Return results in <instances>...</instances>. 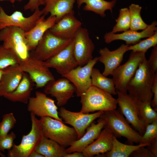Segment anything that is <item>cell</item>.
I'll return each mask as SVG.
<instances>
[{
	"label": "cell",
	"mask_w": 157,
	"mask_h": 157,
	"mask_svg": "<svg viewBox=\"0 0 157 157\" xmlns=\"http://www.w3.org/2000/svg\"><path fill=\"white\" fill-rule=\"evenodd\" d=\"M157 45V31L152 35L132 45L129 46L128 51L145 53L150 48Z\"/></svg>",
	"instance_id": "35"
},
{
	"label": "cell",
	"mask_w": 157,
	"mask_h": 157,
	"mask_svg": "<svg viewBox=\"0 0 157 157\" xmlns=\"http://www.w3.org/2000/svg\"><path fill=\"white\" fill-rule=\"evenodd\" d=\"M58 109L54 100L39 91L35 92V97H30L27 103V110L36 116L49 117L63 122L59 116Z\"/></svg>",
	"instance_id": "11"
},
{
	"label": "cell",
	"mask_w": 157,
	"mask_h": 157,
	"mask_svg": "<svg viewBox=\"0 0 157 157\" xmlns=\"http://www.w3.org/2000/svg\"><path fill=\"white\" fill-rule=\"evenodd\" d=\"M151 153L153 157H157V138L147 146Z\"/></svg>",
	"instance_id": "43"
},
{
	"label": "cell",
	"mask_w": 157,
	"mask_h": 157,
	"mask_svg": "<svg viewBox=\"0 0 157 157\" xmlns=\"http://www.w3.org/2000/svg\"><path fill=\"white\" fill-rule=\"evenodd\" d=\"M16 138V134L12 131L5 136L0 138V151L4 152L5 150L11 149L13 145L14 141Z\"/></svg>",
	"instance_id": "38"
},
{
	"label": "cell",
	"mask_w": 157,
	"mask_h": 157,
	"mask_svg": "<svg viewBox=\"0 0 157 157\" xmlns=\"http://www.w3.org/2000/svg\"><path fill=\"white\" fill-rule=\"evenodd\" d=\"M3 70L0 69V81L1 78V76L2 74L3 73Z\"/></svg>",
	"instance_id": "48"
},
{
	"label": "cell",
	"mask_w": 157,
	"mask_h": 157,
	"mask_svg": "<svg viewBox=\"0 0 157 157\" xmlns=\"http://www.w3.org/2000/svg\"><path fill=\"white\" fill-rule=\"evenodd\" d=\"M106 121L104 128L109 129L117 138L123 137L130 142L139 144L142 135L130 126L123 115L116 109L104 111L99 117Z\"/></svg>",
	"instance_id": "4"
},
{
	"label": "cell",
	"mask_w": 157,
	"mask_h": 157,
	"mask_svg": "<svg viewBox=\"0 0 157 157\" xmlns=\"http://www.w3.org/2000/svg\"><path fill=\"white\" fill-rule=\"evenodd\" d=\"M34 83L28 75L24 73L15 90L5 94L3 97L11 102L27 104L31 97Z\"/></svg>",
	"instance_id": "25"
},
{
	"label": "cell",
	"mask_w": 157,
	"mask_h": 157,
	"mask_svg": "<svg viewBox=\"0 0 157 157\" xmlns=\"http://www.w3.org/2000/svg\"><path fill=\"white\" fill-rule=\"evenodd\" d=\"M98 61V57H94L85 65L78 66L62 76L67 78L73 84L77 96L80 97L92 85V71Z\"/></svg>",
	"instance_id": "15"
},
{
	"label": "cell",
	"mask_w": 157,
	"mask_h": 157,
	"mask_svg": "<svg viewBox=\"0 0 157 157\" xmlns=\"http://www.w3.org/2000/svg\"><path fill=\"white\" fill-rule=\"evenodd\" d=\"M78 8L83 3L85 5L83 10L85 11H92L102 17L106 16L105 12L110 10L112 13L113 9L116 2V0L107 1L105 0H76Z\"/></svg>",
	"instance_id": "28"
},
{
	"label": "cell",
	"mask_w": 157,
	"mask_h": 157,
	"mask_svg": "<svg viewBox=\"0 0 157 157\" xmlns=\"http://www.w3.org/2000/svg\"><path fill=\"white\" fill-rule=\"evenodd\" d=\"M142 147L133 151L130 156L134 157H153V156L149 149L146 146Z\"/></svg>",
	"instance_id": "39"
},
{
	"label": "cell",
	"mask_w": 157,
	"mask_h": 157,
	"mask_svg": "<svg viewBox=\"0 0 157 157\" xmlns=\"http://www.w3.org/2000/svg\"><path fill=\"white\" fill-rule=\"evenodd\" d=\"M157 138V120L148 124L146 127L139 144H149Z\"/></svg>",
	"instance_id": "37"
},
{
	"label": "cell",
	"mask_w": 157,
	"mask_h": 157,
	"mask_svg": "<svg viewBox=\"0 0 157 157\" xmlns=\"http://www.w3.org/2000/svg\"><path fill=\"white\" fill-rule=\"evenodd\" d=\"M29 157H44L35 150L30 155Z\"/></svg>",
	"instance_id": "45"
},
{
	"label": "cell",
	"mask_w": 157,
	"mask_h": 157,
	"mask_svg": "<svg viewBox=\"0 0 157 157\" xmlns=\"http://www.w3.org/2000/svg\"><path fill=\"white\" fill-rule=\"evenodd\" d=\"M63 77L50 81L44 86V93L54 97L57 106L59 107L66 104L76 92L73 84L67 78Z\"/></svg>",
	"instance_id": "17"
},
{
	"label": "cell",
	"mask_w": 157,
	"mask_h": 157,
	"mask_svg": "<svg viewBox=\"0 0 157 157\" xmlns=\"http://www.w3.org/2000/svg\"><path fill=\"white\" fill-rule=\"evenodd\" d=\"M80 97L82 105L80 111L84 113L110 110L117 107V99L111 94L92 85Z\"/></svg>",
	"instance_id": "2"
},
{
	"label": "cell",
	"mask_w": 157,
	"mask_h": 157,
	"mask_svg": "<svg viewBox=\"0 0 157 157\" xmlns=\"http://www.w3.org/2000/svg\"><path fill=\"white\" fill-rule=\"evenodd\" d=\"M31 127L29 132L22 136L20 143L14 144L12 148L8 150V157H29L35 150L43 136L42 128L39 119L30 113Z\"/></svg>",
	"instance_id": "5"
},
{
	"label": "cell",
	"mask_w": 157,
	"mask_h": 157,
	"mask_svg": "<svg viewBox=\"0 0 157 157\" xmlns=\"http://www.w3.org/2000/svg\"><path fill=\"white\" fill-rule=\"evenodd\" d=\"M147 60L151 68L155 73L157 72V45L153 47L149 58Z\"/></svg>",
	"instance_id": "40"
},
{
	"label": "cell",
	"mask_w": 157,
	"mask_h": 157,
	"mask_svg": "<svg viewBox=\"0 0 157 157\" xmlns=\"http://www.w3.org/2000/svg\"><path fill=\"white\" fill-rule=\"evenodd\" d=\"M104 112L99 111L91 114L84 113L81 111L73 112L62 106L59 108L58 115L64 123L71 125L74 129L78 139L84 134L85 130L90 124L99 118Z\"/></svg>",
	"instance_id": "10"
},
{
	"label": "cell",
	"mask_w": 157,
	"mask_h": 157,
	"mask_svg": "<svg viewBox=\"0 0 157 157\" xmlns=\"http://www.w3.org/2000/svg\"><path fill=\"white\" fill-rule=\"evenodd\" d=\"M92 85L112 95L117 94L112 78H108L97 69L93 68L91 74Z\"/></svg>",
	"instance_id": "30"
},
{
	"label": "cell",
	"mask_w": 157,
	"mask_h": 157,
	"mask_svg": "<svg viewBox=\"0 0 157 157\" xmlns=\"http://www.w3.org/2000/svg\"><path fill=\"white\" fill-rule=\"evenodd\" d=\"M48 68H53L62 76L66 74L78 65L74 52V41L48 59L44 61Z\"/></svg>",
	"instance_id": "16"
},
{
	"label": "cell",
	"mask_w": 157,
	"mask_h": 157,
	"mask_svg": "<svg viewBox=\"0 0 157 157\" xmlns=\"http://www.w3.org/2000/svg\"><path fill=\"white\" fill-rule=\"evenodd\" d=\"M42 15L35 26L25 32V37L30 51L34 50L45 32L50 29L56 22L55 16L50 15L47 19Z\"/></svg>",
	"instance_id": "22"
},
{
	"label": "cell",
	"mask_w": 157,
	"mask_h": 157,
	"mask_svg": "<svg viewBox=\"0 0 157 157\" xmlns=\"http://www.w3.org/2000/svg\"><path fill=\"white\" fill-rule=\"evenodd\" d=\"M44 7L42 10L43 15L48 14L55 16L56 22L65 15L74 10L73 8L76 0H43Z\"/></svg>",
	"instance_id": "26"
},
{
	"label": "cell",
	"mask_w": 157,
	"mask_h": 157,
	"mask_svg": "<svg viewBox=\"0 0 157 157\" xmlns=\"http://www.w3.org/2000/svg\"><path fill=\"white\" fill-rule=\"evenodd\" d=\"M35 151L44 157H64L67 153L66 148L44 136Z\"/></svg>",
	"instance_id": "27"
},
{
	"label": "cell",
	"mask_w": 157,
	"mask_h": 157,
	"mask_svg": "<svg viewBox=\"0 0 157 157\" xmlns=\"http://www.w3.org/2000/svg\"><path fill=\"white\" fill-rule=\"evenodd\" d=\"M20 58L12 49L0 45V69L19 64Z\"/></svg>",
	"instance_id": "33"
},
{
	"label": "cell",
	"mask_w": 157,
	"mask_h": 157,
	"mask_svg": "<svg viewBox=\"0 0 157 157\" xmlns=\"http://www.w3.org/2000/svg\"><path fill=\"white\" fill-rule=\"evenodd\" d=\"M146 58L145 53L132 51L128 60L113 71L111 75L117 91L127 93L130 82L139 65Z\"/></svg>",
	"instance_id": "6"
},
{
	"label": "cell",
	"mask_w": 157,
	"mask_h": 157,
	"mask_svg": "<svg viewBox=\"0 0 157 157\" xmlns=\"http://www.w3.org/2000/svg\"><path fill=\"white\" fill-rule=\"evenodd\" d=\"M74 13V11L65 15L48 30L62 38L73 39L82 25L81 22L75 16Z\"/></svg>",
	"instance_id": "20"
},
{
	"label": "cell",
	"mask_w": 157,
	"mask_h": 157,
	"mask_svg": "<svg viewBox=\"0 0 157 157\" xmlns=\"http://www.w3.org/2000/svg\"><path fill=\"white\" fill-rule=\"evenodd\" d=\"M113 135L109 129L104 128L98 137L83 151L84 157H92L110 151L112 147Z\"/></svg>",
	"instance_id": "24"
},
{
	"label": "cell",
	"mask_w": 157,
	"mask_h": 157,
	"mask_svg": "<svg viewBox=\"0 0 157 157\" xmlns=\"http://www.w3.org/2000/svg\"><path fill=\"white\" fill-rule=\"evenodd\" d=\"M134 98L137 104L140 118L145 129L148 124L157 120L156 111L152 107L151 102L142 101Z\"/></svg>",
	"instance_id": "31"
},
{
	"label": "cell",
	"mask_w": 157,
	"mask_h": 157,
	"mask_svg": "<svg viewBox=\"0 0 157 157\" xmlns=\"http://www.w3.org/2000/svg\"><path fill=\"white\" fill-rule=\"evenodd\" d=\"M129 45L122 44L117 49L111 51L107 47L100 49L98 61L104 65L102 74L105 76L111 75L113 71L119 66L123 59L124 54L128 51Z\"/></svg>",
	"instance_id": "19"
},
{
	"label": "cell",
	"mask_w": 157,
	"mask_h": 157,
	"mask_svg": "<svg viewBox=\"0 0 157 157\" xmlns=\"http://www.w3.org/2000/svg\"><path fill=\"white\" fill-rule=\"evenodd\" d=\"M44 5L43 0H29L28 3L24 7V10H30L34 12L36 10L39 8L41 5Z\"/></svg>",
	"instance_id": "41"
},
{
	"label": "cell",
	"mask_w": 157,
	"mask_h": 157,
	"mask_svg": "<svg viewBox=\"0 0 157 157\" xmlns=\"http://www.w3.org/2000/svg\"><path fill=\"white\" fill-rule=\"evenodd\" d=\"M142 8L139 5L134 3L129 6L131 17L130 29L138 31L144 30L147 28L148 24L143 21L141 15Z\"/></svg>",
	"instance_id": "32"
},
{
	"label": "cell",
	"mask_w": 157,
	"mask_h": 157,
	"mask_svg": "<svg viewBox=\"0 0 157 157\" xmlns=\"http://www.w3.org/2000/svg\"><path fill=\"white\" fill-rule=\"evenodd\" d=\"M19 64L3 69L0 81V96L13 91L17 87L24 74Z\"/></svg>",
	"instance_id": "23"
},
{
	"label": "cell",
	"mask_w": 157,
	"mask_h": 157,
	"mask_svg": "<svg viewBox=\"0 0 157 157\" xmlns=\"http://www.w3.org/2000/svg\"><path fill=\"white\" fill-rule=\"evenodd\" d=\"M0 156L1 157H5L6 156L5 154H3L1 151H0Z\"/></svg>",
	"instance_id": "47"
},
{
	"label": "cell",
	"mask_w": 157,
	"mask_h": 157,
	"mask_svg": "<svg viewBox=\"0 0 157 157\" xmlns=\"http://www.w3.org/2000/svg\"><path fill=\"white\" fill-rule=\"evenodd\" d=\"M153 94V99L151 101V104L156 111L157 109V72L155 74L154 78L151 88Z\"/></svg>",
	"instance_id": "42"
},
{
	"label": "cell",
	"mask_w": 157,
	"mask_h": 157,
	"mask_svg": "<svg viewBox=\"0 0 157 157\" xmlns=\"http://www.w3.org/2000/svg\"><path fill=\"white\" fill-rule=\"evenodd\" d=\"M64 157H84L82 152L75 151L70 153H67Z\"/></svg>",
	"instance_id": "44"
},
{
	"label": "cell",
	"mask_w": 157,
	"mask_h": 157,
	"mask_svg": "<svg viewBox=\"0 0 157 157\" xmlns=\"http://www.w3.org/2000/svg\"><path fill=\"white\" fill-rule=\"evenodd\" d=\"M29 17H24L23 13L16 11L10 15L5 12L0 6V30L8 27L14 26L20 27L25 32L31 29L43 15L42 10L38 9Z\"/></svg>",
	"instance_id": "13"
},
{
	"label": "cell",
	"mask_w": 157,
	"mask_h": 157,
	"mask_svg": "<svg viewBox=\"0 0 157 157\" xmlns=\"http://www.w3.org/2000/svg\"><path fill=\"white\" fill-rule=\"evenodd\" d=\"M16 119L13 113H10L3 115L2 120L0 122V138L8 134L15 126Z\"/></svg>",
	"instance_id": "36"
},
{
	"label": "cell",
	"mask_w": 157,
	"mask_h": 157,
	"mask_svg": "<svg viewBox=\"0 0 157 157\" xmlns=\"http://www.w3.org/2000/svg\"><path fill=\"white\" fill-rule=\"evenodd\" d=\"M149 144H141L133 145L123 144L117 139L113 135L112 148L109 151L96 156L99 157H128L134 151Z\"/></svg>",
	"instance_id": "29"
},
{
	"label": "cell",
	"mask_w": 157,
	"mask_h": 157,
	"mask_svg": "<svg viewBox=\"0 0 157 157\" xmlns=\"http://www.w3.org/2000/svg\"><path fill=\"white\" fill-rule=\"evenodd\" d=\"M72 40L60 38L48 30L32 53L36 57L44 61L64 48Z\"/></svg>",
	"instance_id": "9"
},
{
	"label": "cell",
	"mask_w": 157,
	"mask_h": 157,
	"mask_svg": "<svg viewBox=\"0 0 157 157\" xmlns=\"http://www.w3.org/2000/svg\"><path fill=\"white\" fill-rule=\"evenodd\" d=\"M74 52L78 66H83L92 59L95 47L88 30L81 27L73 39Z\"/></svg>",
	"instance_id": "14"
},
{
	"label": "cell",
	"mask_w": 157,
	"mask_h": 157,
	"mask_svg": "<svg viewBox=\"0 0 157 157\" xmlns=\"http://www.w3.org/2000/svg\"><path fill=\"white\" fill-rule=\"evenodd\" d=\"M116 21V24L110 32L111 33L124 32L130 29L131 17L129 8H123L119 10V16Z\"/></svg>",
	"instance_id": "34"
},
{
	"label": "cell",
	"mask_w": 157,
	"mask_h": 157,
	"mask_svg": "<svg viewBox=\"0 0 157 157\" xmlns=\"http://www.w3.org/2000/svg\"><path fill=\"white\" fill-rule=\"evenodd\" d=\"M116 91L117 105L121 113L128 122L142 135L145 129L140 118L138 105L135 98L127 93Z\"/></svg>",
	"instance_id": "12"
},
{
	"label": "cell",
	"mask_w": 157,
	"mask_h": 157,
	"mask_svg": "<svg viewBox=\"0 0 157 157\" xmlns=\"http://www.w3.org/2000/svg\"><path fill=\"white\" fill-rule=\"evenodd\" d=\"M156 73L145 58L139 65L129 85V94L141 101L151 102L153 97L152 86Z\"/></svg>",
	"instance_id": "1"
},
{
	"label": "cell",
	"mask_w": 157,
	"mask_h": 157,
	"mask_svg": "<svg viewBox=\"0 0 157 157\" xmlns=\"http://www.w3.org/2000/svg\"><path fill=\"white\" fill-rule=\"evenodd\" d=\"M157 21H155L140 32L131 29L119 34L109 32L104 35V40L106 43L109 44L114 41L121 40L124 41L126 44H134L139 42L142 38H147L153 35L157 31Z\"/></svg>",
	"instance_id": "18"
},
{
	"label": "cell",
	"mask_w": 157,
	"mask_h": 157,
	"mask_svg": "<svg viewBox=\"0 0 157 157\" xmlns=\"http://www.w3.org/2000/svg\"><path fill=\"white\" fill-rule=\"evenodd\" d=\"M99 118L97 123L92 122L87 128L86 132L83 135L73 142L66 149L67 153L75 151L82 152L98 137L106 124V121L104 119Z\"/></svg>",
	"instance_id": "21"
},
{
	"label": "cell",
	"mask_w": 157,
	"mask_h": 157,
	"mask_svg": "<svg viewBox=\"0 0 157 157\" xmlns=\"http://www.w3.org/2000/svg\"><path fill=\"white\" fill-rule=\"evenodd\" d=\"M19 64L22 71L28 75L37 88L44 87L48 82L55 79L49 68L45 65L44 61L36 57L32 52L26 59H20Z\"/></svg>",
	"instance_id": "7"
},
{
	"label": "cell",
	"mask_w": 157,
	"mask_h": 157,
	"mask_svg": "<svg viewBox=\"0 0 157 157\" xmlns=\"http://www.w3.org/2000/svg\"><path fill=\"white\" fill-rule=\"evenodd\" d=\"M25 33L24 31L17 26L8 27L0 30V42L4 47L14 51L21 59H26L29 55Z\"/></svg>",
	"instance_id": "8"
},
{
	"label": "cell",
	"mask_w": 157,
	"mask_h": 157,
	"mask_svg": "<svg viewBox=\"0 0 157 157\" xmlns=\"http://www.w3.org/2000/svg\"><path fill=\"white\" fill-rule=\"evenodd\" d=\"M24 0H0L1 1H8L12 4L15 3L16 2H20Z\"/></svg>",
	"instance_id": "46"
},
{
	"label": "cell",
	"mask_w": 157,
	"mask_h": 157,
	"mask_svg": "<svg viewBox=\"0 0 157 157\" xmlns=\"http://www.w3.org/2000/svg\"><path fill=\"white\" fill-rule=\"evenodd\" d=\"M44 136L58 143L66 148L77 140L78 135L73 127L63 122L49 117H40L39 119Z\"/></svg>",
	"instance_id": "3"
}]
</instances>
